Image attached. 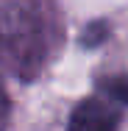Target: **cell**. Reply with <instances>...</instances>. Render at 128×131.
<instances>
[{
  "mask_svg": "<svg viewBox=\"0 0 128 131\" xmlns=\"http://www.w3.org/2000/svg\"><path fill=\"white\" fill-rule=\"evenodd\" d=\"M50 53L48 11L39 0H0V64L31 81Z\"/></svg>",
  "mask_w": 128,
  "mask_h": 131,
  "instance_id": "1",
  "label": "cell"
},
{
  "mask_svg": "<svg viewBox=\"0 0 128 131\" xmlns=\"http://www.w3.org/2000/svg\"><path fill=\"white\" fill-rule=\"evenodd\" d=\"M117 126H120V103L98 92L73 109L67 131H117Z\"/></svg>",
  "mask_w": 128,
  "mask_h": 131,
  "instance_id": "2",
  "label": "cell"
},
{
  "mask_svg": "<svg viewBox=\"0 0 128 131\" xmlns=\"http://www.w3.org/2000/svg\"><path fill=\"white\" fill-rule=\"evenodd\" d=\"M100 92L114 103L128 106V75H109L100 81Z\"/></svg>",
  "mask_w": 128,
  "mask_h": 131,
  "instance_id": "3",
  "label": "cell"
},
{
  "mask_svg": "<svg viewBox=\"0 0 128 131\" xmlns=\"http://www.w3.org/2000/svg\"><path fill=\"white\" fill-rule=\"evenodd\" d=\"M3 117H6V98L0 92V128H3Z\"/></svg>",
  "mask_w": 128,
  "mask_h": 131,
  "instance_id": "4",
  "label": "cell"
}]
</instances>
